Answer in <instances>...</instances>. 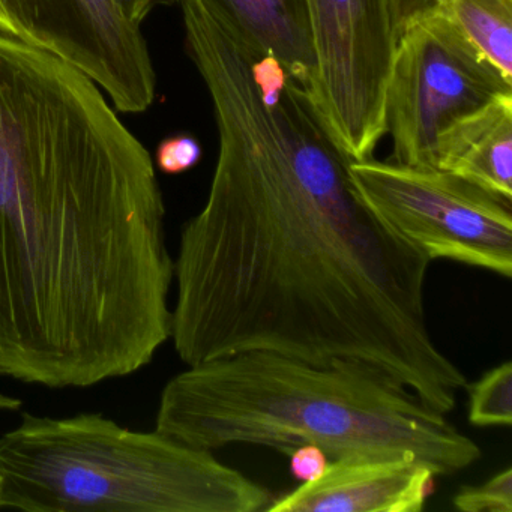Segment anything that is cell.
Returning <instances> with one entry per match:
<instances>
[{
	"label": "cell",
	"instance_id": "277c9868",
	"mask_svg": "<svg viewBox=\"0 0 512 512\" xmlns=\"http://www.w3.org/2000/svg\"><path fill=\"white\" fill-rule=\"evenodd\" d=\"M271 493L214 452L100 413H25L0 436V509L260 512Z\"/></svg>",
	"mask_w": 512,
	"mask_h": 512
},
{
	"label": "cell",
	"instance_id": "7a4b0ae2",
	"mask_svg": "<svg viewBox=\"0 0 512 512\" xmlns=\"http://www.w3.org/2000/svg\"><path fill=\"white\" fill-rule=\"evenodd\" d=\"M154 160L103 89L0 34V377L91 388L172 335Z\"/></svg>",
	"mask_w": 512,
	"mask_h": 512
},
{
	"label": "cell",
	"instance_id": "7c38bea8",
	"mask_svg": "<svg viewBox=\"0 0 512 512\" xmlns=\"http://www.w3.org/2000/svg\"><path fill=\"white\" fill-rule=\"evenodd\" d=\"M437 11L512 82V0H446Z\"/></svg>",
	"mask_w": 512,
	"mask_h": 512
},
{
	"label": "cell",
	"instance_id": "2e32d148",
	"mask_svg": "<svg viewBox=\"0 0 512 512\" xmlns=\"http://www.w3.org/2000/svg\"><path fill=\"white\" fill-rule=\"evenodd\" d=\"M290 472L301 482L319 478L329 464V457L316 445H301L289 452Z\"/></svg>",
	"mask_w": 512,
	"mask_h": 512
},
{
	"label": "cell",
	"instance_id": "ba28073f",
	"mask_svg": "<svg viewBox=\"0 0 512 512\" xmlns=\"http://www.w3.org/2000/svg\"><path fill=\"white\" fill-rule=\"evenodd\" d=\"M0 34L46 50L91 77L121 113H143L157 74L140 25L115 0H0Z\"/></svg>",
	"mask_w": 512,
	"mask_h": 512
},
{
	"label": "cell",
	"instance_id": "5bb4252c",
	"mask_svg": "<svg viewBox=\"0 0 512 512\" xmlns=\"http://www.w3.org/2000/svg\"><path fill=\"white\" fill-rule=\"evenodd\" d=\"M452 505L461 512H512V469L506 467L479 485L461 488Z\"/></svg>",
	"mask_w": 512,
	"mask_h": 512
},
{
	"label": "cell",
	"instance_id": "e0dca14e",
	"mask_svg": "<svg viewBox=\"0 0 512 512\" xmlns=\"http://www.w3.org/2000/svg\"><path fill=\"white\" fill-rule=\"evenodd\" d=\"M115 2L128 20L142 25L143 20L152 13L154 8L160 5L181 4L182 0H115Z\"/></svg>",
	"mask_w": 512,
	"mask_h": 512
},
{
	"label": "cell",
	"instance_id": "8992f818",
	"mask_svg": "<svg viewBox=\"0 0 512 512\" xmlns=\"http://www.w3.org/2000/svg\"><path fill=\"white\" fill-rule=\"evenodd\" d=\"M350 178L370 211L428 259L512 277V200L440 169L352 161Z\"/></svg>",
	"mask_w": 512,
	"mask_h": 512
},
{
	"label": "cell",
	"instance_id": "52a82bcc",
	"mask_svg": "<svg viewBox=\"0 0 512 512\" xmlns=\"http://www.w3.org/2000/svg\"><path fill=\"white\" fill-rule=\"evenodd\" d=\"M314 68L304 91L338 148L373 158L404 31L403 0H307Z\"/></svg>",
	"mask_w": 512,
	"mask_h": 512
},
{
	"label": "cell",
	"instance_id": "9a60e30c",
	"mask_svg": "<svg viewBox=\"0 0 512 512\" xmlns=\"http://www.w3.org/2000/svg\"><path fill=\"white\" fill-rule=\"evenodd\" d=\"M202 154V146L194 137L176 134L158 145L155 166L164 175H182L200 163Z\"/></svg>",
	"mask_w": 512,
	"mask_h": 512
},
{
	"label": "cell",
	"instance_id": "6da1fadb",
	"mask_svg": "<svg viewBox=\"0 0 512 512\" xmlns=\"http://www.w3.org/2000/svg\"><path fill=\"white\" fill-rule=\"evenodd\" d=\"M181 7L218 157L205 205L179 238V359L190 367L260 350L361 362L448 415L467 377L428 328L431 260L362 202L352 160L289 71L248 53L203 0Z\"/></svg>",
	"mask_w": 512,
	"mask_h": 512
},
{
	"label": "cell",
	"instance_id": "ac0fdd59",
	"mask_svg": "<svg viewBox=\"0 0 512 512\" xmlns=\"http://www.w3.org/2000/svg\"><path fill=\"white\" fill-rule=\"evenodd\" d=\"M446 0H403L404 26L416 17L442 7Z\"/></svg>",
	"mask_w": 512,
	"mask_h": 512
},
{
	"label": "cell",
	"instance_id": "8fae6325",
	"mask_svg": "<svg viewBox=\"0 0 512 512\" xmlns=\"http://www.w3.org/2000/svg\"><path fill=\"white\" fill-rule=\"evenodd\" d=\"M440 170L512 200V98L461 128L446 146Z\"/></svg>",
	"mask_w": 512,
	"mask_h": 512
},
{
	"label": "cell",
	"instance_id": "5b68a950",
	"mask_svg": "<svg viewBox=\"0 0 512 512\" xmlns=\"http://www.w3.org/2000/svg\"><path fill=\"white\" fill-rule=\"evenodd\" d=\"M505 98L506 79L440 11L404 26L386 95L394 163L440 169L452 137Z\"/></svg>",
	"mask_w": 512,
	"mask_h": 512
},
{
	"label": "cell",
	"instance_id": "30bf717a",
	"mask_svg": "<svg viewBox=\"0 0 512 512\" xmlns=\"http://www.w3.org/2000/svg\"><path fill=\"white\" fill-rule=\"evenodd\" d=\"M248 49L271 55L305 88L314 68L307 0H203Z\"/></svg>",
	"mask_w": 512,
	"mask_h": 512
},
{
	"label": "cell",
	"instance_id": "4fadbf2b",
	"mask_svg": "<svg viewBox=\"0 0 512 512\" xmlns=\"http://www.w3.org/2000/svg\"><path fill=\"white\" fill-rule=\"evenodd\" d=\"M469 392V422L475 427L512 424V362L506 361L464 386Z\"/></svg>",
	"mask_w": 512,
	"mask_h": 512
},
{
	"label": "cell",
	"instance_id": "3957f363",
	"mask_svg": "<svg viewBox=\"0 0 512 512\" xmlns=\"http://www.w3.org/2000/svg\"><path fill=\"white\" fill-rule=\"evenodd\" d=\"M155 430L212 452L256 445L289 455L316 445L329 460L413 454L437 476L461 472L482 455L472 437L385 371L260 350L190 365L172 377Z\"/></svg>",
	"mask_w": 512,
	"mask_h": 512
},
{
	"label": "cell",
	"instance_id": "d6986e66",
	"mask_svg": "<svg viewBox=\"0 0 512 512\" xmlns=\"http://www.w3.org/2000/svg\"><path fill=\"white\" fill-rule=\"evenodd\" d=\"M23 406V401L20 398L11 397V395L0 394V410H7V412H14Z\"/></svg>",
	"mask_w": 512,
	"mask_h": 512
},
{
	"label": "cell",
	"instance_id": "9c48e42d",
	"mask_svg": "<svg viewBox=\"0 0 512 512\" xmlns=\"http://www.w3.org/2000/svg\"><path fill=\"white\" fill-rule=\"evenodd\" d=\"M436 472L413 454L331 460L310 482L272 499L266 512H421Z\"/></svg>",
	"mask_w": 512,
	"mask_h": 512
}]
</instances>
